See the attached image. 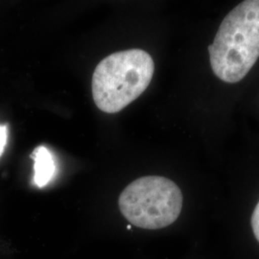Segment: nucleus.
<instances>
[{
	"mask_svg": "<svg viewBox=\"0 0 259 259\" xmlns=\"http://www.w3.org/2000/svg\"><path fill=\"white\" fill-rule=\"evenodd\" d=\"M8 139V128L6 125L0 124V157L2 156Z\"/></svg>",
	"mask_w": 259,
	"mask_h": 259,
	"instance_id": "obj_6",
	"label": "nucleus"
},
{
	"mask_svg": "<svg viewBox=\"0 0 259 259\" xmlns=\"http://www.w3.org/2000/svg\"><path fill=\"white\" fill-rule=\"evenodd\" d=\"M155 71L153 58L142 49H130L106 57L93 76V97L96 107L116 113L146 91Z\"/></svg>",
	"mask_w": 259,
	"mask_h": 259,
	"instance_id": "obj_2",
	"label": "nucleus"
},
{
	"mask_svg": "<svg viewBox=\"0 0 259 259\" xmlns=\"http://www.w3.org/2000/svg\"><path fill=\"white\" fill-rule=\"evenodd\" d=\"M251 228L255 238L259 242V202L256 204L251 216Z\"/></svg>",
	"mask_w": 259,
	"mask_h": 259,
	"instance_id": "obj_5",
	"label": "nucleus"
},
{
	"mask_svg": "<svg viewBox=\"0 0 259 259\" xmlns=\"http://www.w3.org/2000/svg\"><path fill=\"white\" fill-rule=\"evenodd\" d=\"M31 158L34 160V183L37 187H44L55 174V161L51 153L45 146L35 149Z\"/></svg>",
	"mask_w": 259,
	"mask_h": 259,
	"instance_id": "obj_4",
	"label": "nucleus"
},
{
	"mask_svg": "<svg viewBox=\"0 0 259 259\" xmlns=\"http://www.w3.org/2000/svg\"><path fill=\"white\" fill-rule=\"evenodd\" d=\"M183 193L171 180L160 176L139 178L131 183L118 200L123 216L132 225L158 230L176 221L183 208Z\"/></svg>",
	"mask_w": 259,
	"mask_h": 259,
	"instance_id": "obj_3",
	"label": "nucleus"
},
{
	"mask_svg": "<svg viewBox=\"0 0 259 259\" xmlns=\"http://www.w3.org/2000/svg\"><path fill=\"white\" fill-rule=\"evenodd\" d=\"M208 52L213 73L223 82L246 77L259 58V0L243 1L226 16Z\"/></svg>",
	"mask_w": 259,
	"mask_h": 259,
	"instance_id": "obj_1",
	"label": "nucleus"
}]
</instances>
